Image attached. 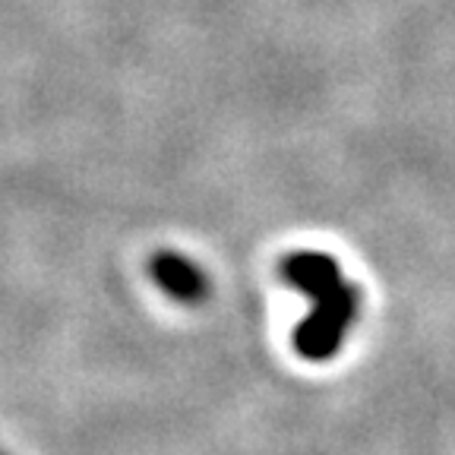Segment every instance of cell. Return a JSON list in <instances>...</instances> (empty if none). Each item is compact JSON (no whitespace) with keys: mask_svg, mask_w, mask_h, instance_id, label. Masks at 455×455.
<instances>
[{"mask_svg":"<svg viewBox=\"0 0 455 455\" xmlns=\"http://www.w3.org/2000/svg\"><path fill=\"white\" fill-rule=\"evenodd\" d=\"M284 278L316 300L313 313L298 326L294 345L307 361H329L341 345L357 313V288L341 275L339 263L320 250H294L282 263Z\"/></svg>","mask_w":455,"mask_h":455,"instance_id":"obj_1","label":"cell"},{"mask_svg":"<svg viewBox=\"0 0 455 455\" xmlns=\"http://www.w3.org/2000/svg\"><path fill=\"white\" fill-rule=\"evenodd\" d=\"M149 272L171 298L199 300L203 294H206V275H203L190 259H184L180 253H171V250L156 253L149 263Z\"/></svg>","mask_w":455,"mask_h":455,"instance_id":"obj_2","label":"cell"}]
</instances>
